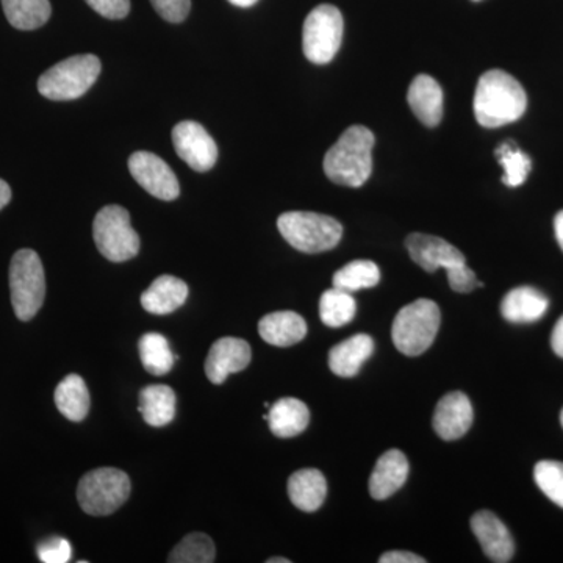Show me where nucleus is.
Listing matches in <instances>:
<instances>
[{"instance_id": "dca6fc26", "label": "nucleus", "mask_w": 563, "mask_h": 563, "mask_svg": "<svg viewBox=\"0 0 563 563\" xmlns=\"http://www.w3.org/2000/svg\"><path fill=\"white\" fill-rule=\"evenodd\" d=\"M407 101L415 117L428 128H437L442 122L443 91L439 81L431 76L421 74L415 77L407 92Z\"/></svg>"}, {"instance_id": "473e14b6", "label": "nucleus", "mask_w": 563, "mask_h": 563, "mask_svg": "<svg viewBox=\"0 0 563 563\" xmlns=\"http://www.w3.org/2000/svg\"><path fill=\"white\" fill-rule=\"evenodd\" d=\"M38 558L44 563H66L73 558V548L62 537H51L38 544Z\"/></svg>"}, {"instance_id": "6ab92c4d", "label": "nucleus", "mask_w": 563, "mask_h": 563, "mask_svg": "<svg viewBox=\"0 0 563 563\" xmlns=\"http://www.w3.org/2000/svg\"><path fill=\"white\" fill-rule=\"evenodd\" d=\"M374 342L366 333H357L351 339L333 346L329 352V368L340 377H354L361 372L363 363L372 357Z\"/></svg>"}, {"instance_id": "1a4fd4ad", "label": "nucleus", "mask_w": 563, "mask_h": 563, "mask_svg": "<svg viewBox=\"0 0 563 563\" xmlns=\"http://www.w3.org/2000/svg\"><path fill=\"white\" fill-rule=\"evenodd\" d=\"M344 22L336 7L322 3L310 11L302 31V49L307 60L328 65L342 46Z\"/></svg>"}, {"instance_id": "72a5a7b5", "label": "nucleus", "mask_w": 563, "mask_h": 563, "mask_svg": "<svg viewBox=\"0 0 563 563\" xmlns=\"http://www.w3.org/2000/svg\"><path fill=\"white\" fill-rule=\"evenodd\" d=\"M151 3L163 20L173 24L187 20L191 10V0H151Z\"/></svg>"}, {"instance_id": "f8f14e48", "label": "nucleus", "mask_w": 563, "mask_h": 563, "mask_svg": "<svg viewBox=\"0 0 563 563\" xmlns=\"http://www.w3.org/2000/svg\"><path fill=\"white\" fill-rule=\"evenodd\" d=\"M406 247L410 258L428 273H435L440 268L450 273L466 265L465 255L457 247L428 233H412L407 236Z\"/></svg>"}, {"instance_id": "a211bd4d", "label": "nucleus", "mask_w": 563, "mask_h": 563, "mask_svg": "<svg viewBox=\"0 0 563 563\" xmlns=\"http://www.w3.org/2000/svg\"><path fill=\"white\" fill-rule=\"evenodd\" d=\"M188 298V285L179 277H157L141 295V306L152 314H169L184 306Z\"/></svg>"}, {"instance_id": "ddd939ff", "label": "nucleus", "mask_w": 563, "mask_h": 563, "mask_svg": "<svg viewBox=\"0 0 563 563\" xmlns=\"http://www.w3.org/2000/svg\"><path fill=\"white\" fill-rule=\"evenodd\" d=\"M252 352L250 343L235 336H224L211 344L206 361V374L210 383L220 385L233 373L243 372L250 365Z\"/></svg>"}, {"instance_id": "58836bf2", "label": "nucleus", "mask_w": 563, "mask_h": 563, "mask_svg": "<svg viewBox=\"0 0 563 563\" xmlns=\"http://www.w3.org/2000/svg\"><path fill=\"white\" fill-rule=\"evenodd\" d=\"M11 201V188L7 181L0 179V210Z\"/></svg>"}, {"instance_id": "c756f323", "label": "nucleus", "mask_w": 563, "mask_h": 563, "mask_svg": "<svg viewBox=\"0 0 563 563\" xmlns=\"http://www.w3.org/2000/svg\"><path fill=\"white\" fill-rule=\"evenodd\" d=\"M495 154L504 169L503 184L512 188L523 185L532 168L528 154H525L514 141H504L496 147Z\"/></svg>"}, {"instance_id": "9d476101", "label": "nucleus", "mask_w": 563, "mask_h": 563, "mask_svg": "<svg viewBox=\"0 0 563 563\" xmlns=\"http://www.w3.org/2000/svg\"><path fill=\"white\" fill-rule=\"evenodd\" d=\"M129 169L133 179L139 181L154 198L174 201L179 198L180 185L168 163L152 152L140 151L129 158Z\"/></svg>"}, {"instance_id": "39448f33", "label": "nucleus", "mask_w": 563, "mask_h": 563, "mask_svg": "<svg viewBox=\"0 0 563 563\" xmlns=\"http://www.w3.org/2000/svg\"><path fill=\"white\" fill-rule=\"evenodd\" d=\"M439 306L431 299H418L404 307L393 321L391 339L396 350L417 357L432 346L440 329Z\"/></svg>"}, {"instance_id": "4be33fe9", "label": "nucleus", "mask_w": 563, "mask_h": 563, "mask_svg": "<svg viewBox=\"0 0 563 563\" xmlns=\"http://www.w3.org/2000/svg\"><path fill=\"white\" fill-rule=\"evenodd\" d=\"M269 422V429L280 439H291L306 431L310 422L309 407L296 398H282L269 407V413L265 415Z\"/></svg>"}, {"instance_id": "2f4dec72", "label": "nucleus", "mask_w": 563, "mask_h": 563, "mask_svg": "<svg viewBox=\"0 0 563 563\" xmlns=\"http://www.w3.org/2000/svg\"><path fill=\"white\" fill-rule=\"evenodd\" d=\"M533 479L540 490L563 509V463L555 461L537 463Z\"/></svg>"}, {"instance_id": "b1692460", "label": "nucleus", "mask_w": 563, "mask_h": 563, "mask_svg": "<svg viewBox=\"0 0 563 563\" xmlns=\"http://www.w3.org/2000/svg\"><path fill=\"white\" fill-rule=\"evenodd\" d=\"M140 412L152 428H163L176 417V393L168 385H150L140 393Z\"/></svg>"}, {"instance_id": "a19ab883", "label": "nucleus", "mask_w": 563, "mask_h": 563, "mask_svg": "<svg viewBox=\"0 0 563 563\" xmlns=\"http://www.w3.org/2000/svg\"><path fill=\"white\" fill-rule=\"evenodd\" d=\"M232 5L240 7V9H250V7L255 5L258 0H229Z\"/></svg>"}, {"instance_id": "5701e85b", "label": "nucleus", "mask_w": 563, "mask_h": 563, "mask_svg": "<svg viewBox=\"0 0 563 563\" xmlns=\"http://www.w3.org/2000/svg\"><path fill=\"white\" fill-rule=\"evenodd\" d=\"M547 296L532 287H518L507 292L501 302V313L510 322H533L547 313Z\"/></svg>"}, {"instance_id": "ea45409f", "label": "nucleus", "mask_w": 563, "mask_h": 563, "mask_svg": "<svg viewBox=\"0 0 563 563\" xmlns=\"http://www.w3.org/2000/svg\"><path fill=\"white\" fill-rule=\"evenodd\" d=\"M555 239H558L559 246L563 251V210L559 211L554 220Z\"/></svg>"}, {"instance_id": "cd10ccee", "label": "nucleus", "mask_w": 563, "mask_h": 563, "mask_svg": "<svg viewBox=\"0 0 563 563\" xmlns=\"http://www.w3.org/2000/svg\"><path fill=\"white\" fill-rule=\"evenodd\" d=\"M355 299L351 292L340 290V288H331V290L322 292L320 299V317L328 328L339 329L350 324L355 317Z\"/></svg>"}, {"instance_id": "7c9ffc66", "label": "nucleus", "mask_w": 563, "mask_h": 563, "mask_svg": "<svg viewBox=\"0 0 563 563\" xmlns=\"http://www.w3.org/2000/svg\"><path fill=\"white\" fill-rule=\"evenodd\" d=\"M214 544L202 532L188 533L169 554L172 563H211L214 562Z\"/></svg>"}, {"instance_id": "c85d7f7f", "label": "nucleus", "mask_w": 563, "mask_h": 563, "mask_svg": "<svg viewBox=\"0 0 563 563\" xmlns=\"http://www.w3.org/2000/svg\"><path fill=\"white\" fill-rule=\"evenodd\" d=\"M379 266L372 261H354L333 274V287L347 292L365 290L379 284Z\"/></svg>"}, {"instance_id": "423d86ee", "label": "nucleus", "mask_w": 563, "mask_h": 563, "mask_svg": "<svg viewBox=\"0 0 563 563\" xmlns=\"http://www.w3.org/2000/svg\"><path fill=\"white\" fill-rule=\"evenodd\" d=\"M11 303L21 321H29L40 312L46 298V276L40 255L32 250H21L11 258Z\"/></svg>"}, {"instance_id": "4468645a", "label": "nucleus", "mask_w": 563, "mask_h": 563, "mask_svg": "<svg viewBox=\"0 0 563 563\" xmlns=\"http://www.w3.org/2000/svg\"><path fill=\"white\" fill-rule=\"evenodd\" d=\"M474 412L472 401L462 391L444 395L433 413V429L446 442L462 439L472 428Z\"/></svg>"}, {"instance_id": "6e6552de", "label": "nucleus", "mask_w": 563, "mask_h": 563, "mask_svg": "<svg viewBox=\"0 0 563 563\" xmlns=\"http://www.w3.org/2000/svg\"><path fill=\"white\" fill-rule=\"evenodd\" d=\"M92 236L107 261H131L140 252V236L131 224V214L120 206L103 207L95 218Z\"/></svg>"}, {"instance_id": "c9c22d12", "label": "nucleus", "mask_w": 563, "mask_h": 563, "mask_svg": "<svg viewBox=\"0 0 563 563\" xmlns=\"http://www.w3.org/2000/svg\"><path fill=\"white\" fill-rule=\"evenodd\" d=\"M450 287L457 292H472L474 288L484 287L483 282L476 279V274L468 266L462 265L453 272L446 273Z\"/></svg>"}, {"instance_id": "79ce46f5", "label": "nucleus", "mask_w": 563, "mask_h": 563, "mask_svg": "<svg viewBox=\"0 0 563 563\" xmlns=\"http://www.w3.org/2000/svg\"><path fill=\"white\" fill-rule=\"evenodd\" d=\"M268 563H290V559H287V558H273V559H268V561H266Z\"/></svg>"}, {"instance_id": "f257e3e1", "label": "nucleus", "mask_w": 563, "mask_h": 563, "mask_svg": "<svg viewBox=\"0 0 563 563\" xmlns=\"http://www.w3.org/2000/svg\"><path fill=\"white\" fill-rule=\"evenodd\" d=\"M473 107L474 117L483 128H503L523 117L528 96L520 81L510 74L492 69L477 81Z\"/></svg>"}, {"instance_id": "20e7f679", "label": "nucleus", "mask_w": 563, "mask_h": 563, "mask_svg": "<svg viewBox=\"0 0 563 563\" xmlns=\"http://www.w3.org/2000/svg\"><path fill=\"white\" fill-rule=\"evenodd\" d=\"M102 65L96 55H74L47 69L38 80V91L51 101H74L99 79Z\"/></svg>"}, {"instance_id": "412c9836", "label": "nucleus", "mask_w": 563, "mask_h": 563, "mask_svg": "<svg viewBox=\"0 0 563 563\" xmlns=\"http://www.w3.org/2000/svg\"><path fill=\"white\" fill-rule=\"evenodd\" d=\"M325 495H328V483L320 470H299L288 479V496L291 503L303 512H314L320 509Z\"/></svg>"}, {"instance_id": "aec40b11", "label": "nucleus", "mask_w": 563, "mask_h": 563, "mask_svg": "<svg viewBox=\"0 0 563 563\" xmlns=\"http://www.w3.org/2000/svg\"><path fill=\"white\" fill-rule=\"evenodd\" d=\"M258 333L273 346L287 347L302 342L307 335V322L295 312H274L258 322Z\"/></svg>"}, {"instance_id": "f704fd0d", "label": "nucleus", "mask_w": 563, "mask_h": 563, "mask_svg": "<svg viewBox=\"0 0 563 563\" xmlns=\"http://www.w3.org/2000/svg\"><path fill=\"white\" fill-rule=\"evenodd\" d=\"M85 2L107 20H124L131 11V0H85Z\"/></svg>"}, {"instance_id": "2eb2a0df", "label": "nucleus", "mask_w": 563, "mask_h": 563, "mask_svg": "<svg viewBox=\"0 0 563 563\" xmlns=\"http://www.w3.org/2000/svg\"><path fill=\"white\" fill-rule=\"evenodd\" d=\"M472 529L479 540L485 555L492 562L507 563L512 561L515 543L506 525L488 510H481L472 518Z\"/></svg>"}, {"instance_id": "bb28decb", "label": "nucleus", "mask_w": 563, "mask_h": 563, "mask_svg": "<svg viewBox=\"0 0 563 563\" xmlns=\"http://www.w3.org/2000/svg\"><path fill=\"white\" fill-rule=\"evenodd\" d=\"M139 350L141 363L147 373L165 376L172 372L176 355L173 354L168 340L162 333L150 332L141 336Z\"/></svg>"}, {"instance_id": "f03ea898", "label": "nucleus", "mask_w": 563, "mask_h": 563, "mask_svg": "<svg viewBox=\"0 0 563 563\" xmlns=\"http://www.w3.org/2000/svg\"><path fill=\"white\" fill-rule=\"evenodd\" d=\"M374 135L363 125L346 129L339 141L325 154V176L336 185L358 188L369 179L373 172Z\"/></svg>"}, {"instance_id": "7ed1b4c3", "label": "nucleus", "mask_w": 563, "mask_h": 563, "mask_svg": "<svg viewBox=\"0 0 563 563\" xmlns=\"http://www.w3.org/2000/svg\"><path fill=\"white\" fill-rule=\"evenodd\" d=\"M280 235L303 254L331 251L340 243L343 228L335 218L312 211H287L277 220Z\"/></svg>"}, {"instance_id": "9b49d317", "label": "nucleus", "mask_w": 563, "mask_h": 563, "mask_svg": "<svg viewBox=\"0 0 563 563\" xmlns=\"http://www.w3.org/2000/svg\"><path fill=\"white\" fill-rule=\"evenodd\" d=\"M177 155L199 173L210 172L218 161V146L199 122L181 121L173 129Z\"/></svg>"}, {"instance_id": "f3484780", "label": "nucleus", "mask_w": 563, "mask_h": 563, "mask_svg": "<svg viewBox=\"0 0 563 563\" xmlns=\"http://www.w3.org/2000/svg\"><path fill=\"white\" fill-rule=\"evenodd\" d=\"M409 476V462L399 450L387 451L374 466L369 477V493L374 499L390 498L396 492L401 490Z\"/></svg>"}, {"instance_id": "393cba45", "label": "nucleus", "mask_w": 563, "mask_h": 563, "mask_svg": "<svg viewBox=\"0 0 563 563\" xmlns=\"http://www.w3.org/2000/svg\"><path fill=\"white\" fill-rule=\"evenodd\" d=\"M55 406L63 417L81 421L90 412V391L79 374H69L55 390Z\"/></svg>"}, {"instance_id": "a878e982", "label": "nucleus", "mask_w": 563, "mask_h": 563, "mask_svg": "<svg viewBox=\"0 0 563 563\" xmlns=\"http://www.w3.org/2000/svg\"><path fill=\"white\" fill-rule=\"evenodd\" d=\"M7 20L18 31H36L51 20L49 0H2Z\"/></svg>"}, {"instance_id": "0eeeda50", "label": "nucleus", "mask_w": 563, "mask_h": 563, "mask_svg": "<svg viewBox=\"0 0 563 563\" xmlns=\"http://www.w3.org/2000/svg\"><path fill=\"white\" fill-rule=\"evenodd\" d=\"M131 479L118 468H98L85 474L77 487V499L85 514L106 517L117 512L131 496Z\"/></svg>"}, {"instance_id": "4c0bfd02", "label": "nucleus", "mask_w": 563, "mask_h": 563, "mask_svg": "<svg viewBox=\"0 0 563 563\" xmlns=\"http://www.w3.org/2000/svg\"><path fill=\"white\" fill-rule=\"evenodd\" d=\"M551 346L559 357L563 358V317L554 325L553 335H551Z\"/></svg>"}, {"instance_id": "e433bc0d", "label": "nucleus", "mask_w": 563, "mask_h": 563, "mask_svg": "<svg viewBox=\"0 0 563 563\" xmlns=\"http://www.w3.org/2000/svg\"><path fill=\"white\" fill-rule=\"evenodd\" d=\"M380 563H424L428 562L426 559L420 558V555L409 553V551H390V553H385L383 558L379 559Z\"/></svg>"}, {"instance_id": "c03bdc74", "label": "nucleus", "mask_w": 563, "mask_h": 563, "mask_svg": "<svg viewBox=\"0 0 563 563\" xmlns=\"http://www.w3.org/2000/svg\"><path fill=\"white\" fill-rule=\"evenodd\" d=\"M474 2H477V0H474Z\"/></svg>"}, {"instance_id": "37998d69", "label": "nucleus", "mask_w": 563, "mask_h": 563, "mask_svg": "<svg viewBox=\"0 0 563 563\" xmlns=\"http://www.w3.org/2000/svg\"><path fill=\"white\" fill-rule=\"evenodd\" d=\"M561 422H562V428H563V410H562V413H561Z\"/></svg>"}]
</instances>
